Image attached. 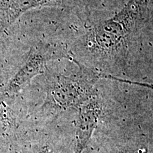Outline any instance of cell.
I'll use <instances>...</instances> for the list:
<instances>
[{"label":"cell","mask_w":153,"mask_h":153,"mask_svg":"<svg viewBox=\"0 0 153 153\" xmlns=\"http://www.w3.org/2000/svg\"><path fill=\"white\" fill-rule=\"evenodd\" d=\"M150 0H129L114 17L94 26L88 34V46L94 52L109 54L126 43L143 19Z\"/></svg>","instance_id":"obj_1"},{"label":"cell","mask_w":153,"mask_h":153,"mask_svg":"<svg viewBox=\"0 0 153 153\" xmlns=\"http://www.w3.org/2000/svg\"><path fill=\"white\" fill-rule=\"evenodd\" d=\"M79 65V70L71 76L56 75L53 77L48 91V101L54 108L65 110L80 106L94 95V85L99 73Z\"/></svg>","instance_id":"obj_2"},{"label":"cell","mask_w":153,"mask_h":153,"mask_svg":"<svg viewBox=\"0 0 153 153\" xmlns=\"http://www.w3.org/2000/svg\"><path fill=\"white\" fill-rule=\"evenodd\" d=\"M59 58H70L63 46L51 43H39L33 46L26 62L9 82L6 91L10 94L18 93L34 76L43 72L48 61Z\"/></svg>","instance_id":"obj_3"},{"label":"cell","mask_w":153,"mask_h":153,"mask_svg":"<svg viewBox=\"0 0 153 153\" xmlns=\"http://www.w3.org/2000/svg\"><path fill=\"white\" fill-rule=\"evenodd\" d=\"M102 106L94 94L79 106L74 153H82L90 140L100 117Z\"/></svg>","instance_id":"obj_4"},{"label":"cell","mask_w":153,"mask_h":153,"mask_svg":"<svg viewBox=\"0 0 153 153\" xmlns=\"http://www.w3.org/2000/svg\"><path fill=\"white\" fill-rule=\"evenodd\" d=\"M65 0H0V28L11 26L28 10L62 4Z\"/></svg>","instance_id":"obj_5"},{"label":"cell","mask_w":153,"mask_h":153,"mask_svg":"<svg viewBox=\"0 0 153 153\" xmlns=\"http://www.w3.org/2000/svg\"><path fill=\"white\" fill-rule=\"evenodd\" d=\"M13 124V118L9 107L4 101L0 99V126L3 128H9Z\"/></svg>","instance_id":"obj_6"},{"label":"cell","mask_w":153,"mask_h":153,"mask_svg":"<svg viewBox=\"0 0 153 153\" xmlns=\"http://www.w3.org/2000/svg\"><path fill=\"white\" fill-rule=\"evenodd\" d=\"M120 82H123V83H127V84H131V85H138L141 86V87H144L149 88V89H153V85H148L146 83H141V82H134V81H130V80H126L120 79Z\"/></svg>","instance_id":"obj_7"},{"label":"cell","mask_w":153,"mask_h":153,"mask_svg":"<svg viewBox=\"0 0 153 153\" xmlns=\"http://www.w3.org/2000/svg\"><path fill=\"white\" fill-rule=\"evenodd\" d=\"M135 153H148L145 149H139Z\"/></svg>","instance_id":"obj_8"},{"label":"cell","mask_w":153,"mask_h":153,"mask_svg":"<svg viewBox=\"0 0 153 153\" xmlns=\"http://www.w3.org/2000/svg\"><path fill=\"white\" fill-rule=\"evenodd\" d=\"M44 153H48V150H46V151H45V152H44Z\"/></svg>","instance_id":"obj_9"}]
</instances>
